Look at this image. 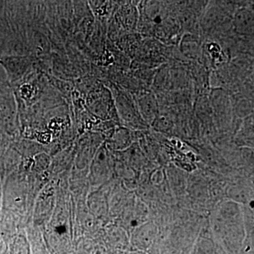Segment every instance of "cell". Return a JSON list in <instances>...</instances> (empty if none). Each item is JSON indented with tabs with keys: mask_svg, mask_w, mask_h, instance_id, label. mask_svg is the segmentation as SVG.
I'll list each match as a JSON object with an SVG mask.
<instances>
[{
	"mask_svg": "<svg viewBox=\"0 0 254 254\" xmlns=\"http://www.w3.org/2000/svg\"><path fill=\"white\" fill-rule=\"evenodd\" d=\"M0 64L6 70L11 82L21 79L31 64L29 58L25 56L6 57L0 60Z\"/></svg>",
	"mask_w": 254,
	"mask_h": 254,
	"instance_id": "cell-1",
	"label": "cell"
},
{
	"mask_svg": "<svg viewBox=\"0 0 254 254\" xmlns=\"http://www.w3.org/2000/svg\"><path fill=\"white\" fill-rule=\"evenodd\" d=\"M57 231L59 232V233H63V232L65 231V227L63 226L58 227V228H57Z\"/></svg>",
	"mask_w": 254,
	"mask_h": 254,
	"instance_id": "cell-4",
	"label": "cell"
},
{
	"mask_svg": "<svg viewBox=\"0 0 254 254\" xmlns=\"http://www.w3.org/2000/svg\"><path fill=\"white\" fill-rule=\"evenodd\" d=\"M156 232V227L152 223H145L136 232L137 245L144 249L151 244Z\"/></svg>",
	"mask_w": 254,
	"mask_h": 254,
	"instance_id": "cell-2",
	"label": "cell"
},
{
	"mask_svg": "<svg viewBox=\"0 0 254 254\" xmlns=\"http://www.w3.org/2000/svg\"><path fill=\"white\" fill-rule=\"evenodd\" d=\"M20 94L25 99L30 100L36 94L35 88L29 83H25L20 87Z\"/></svg>",
	"mask_w": 254,
	"mask_h": 254,
	"instance_id": "cell-3",
	"label": "cell"
}]
</instances>
